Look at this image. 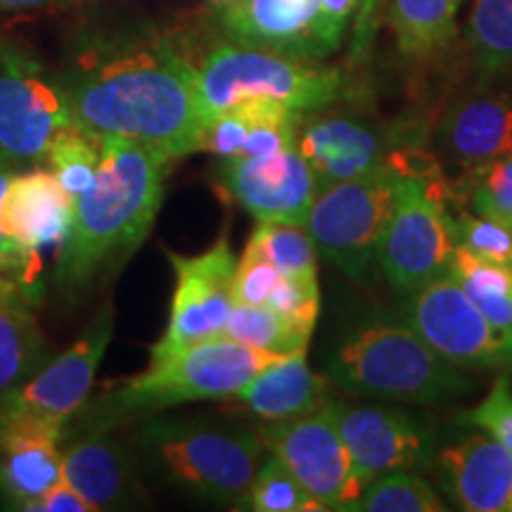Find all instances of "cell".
Returning a JSON list of instances; mask_svg holds the SVG:
<instances>
[{"label":"cell","mask_w":512,"mask_h":512,"mask_svg":"<svg viewBox=\"0 0 512 512\" xmlns=\"http://www.w3.org/2000/svg\"><path fill=\"white\" fill-rule=\"evenodd\" d=\"M261 441L275 458L283 460L323 510H349L361 496L349 451L328 406L302 418L271 422L261 432Z\"/></svg>","instance_id":"cell-14"},{"label":"cell","mask_w":512,"mask_h":512,"mask_svg":"<svg viewBox=\"0 0 512 512\" xmlns=\"http://www.w3.org/2000/svg\"><path fill=\"white\" fill-rule=\"evenodd\" d=\"M12 181V166L10 159L0 157V275L10 278L12 283H17L24 292L29 294L31 302H36L38 292V275H41V261L31 259L29 254H24L15 242H12L3 230V200L8 195Z\"/></svg>","instance_id":"cell-37"},{"label":"cell","mask_w":512,"mask_h":512,"mask_svg":"<svg viewBox=\"0 0 512 512\" xmlns=\"http://www.w3.org/2000/svg\"><path fill=\"white\" fill-rule=\"evenodd\" d=\"M448 275L458 280L470 302L512 344V266L477 259L456 247Z\"/></svg>","instance_id":"cell-27"},{"label":"cell","mask_w":512,"mask_h":512,"mask_svg":"<svg viewBox=\"0 0 512 512\" xmlns=\"http://www.w3.org/2000/svg\"><path fill=\"white\" fill-rule=\"evenodd\" d=\"M330 380L354 396L432 406L470 394L475 382L439 356L411 325L358 323L332 351Z\"/></svg>","instance_id":"cell-3"},{"label":"cell","mask_w":512,"mask_h":512,"mask_svg":"<svg viewBox=\"0 0 512 512\" xmlns=\"http://www.w3.org/2000/svg\"><path fill=\"white\" fill-rule=\"evenodd\" d=\"M235 396L249 411L271 422L302 418L320 411L330 401L328 384L311 370L306 349L268 363Z\"/></svg>","instance_id":"cell-23"},{"label":"cell","mask_w":512,"mask_h":512,"mask_svg":"<svg viewBox=\"0 0 512 512\" xmlns=\"http://www.w3.org/2000/svg\"><path fill=\"white\" fill-rule=\"evenodd\" d=\"M344 91V74L318 69L261 48L221 46L197 69V107L202 128L240 100L283 102L297 112H318Z\"/></svg>","instance_id":"cell-7"},{"label":"cell","mask_w":512,"mask_h":512,"mask_svg":"<svg viewBox=\"0 0 512 512\" xmlns=\"http://www.w3.org/2000/svg\"><path fill=\"white\" fill-rule=\"evenodd\" d=\"M283 273L275 268L264 254L254 245L245 247L240 264H235L233 275V299L235 304H249V306H266L268 297L278 285Z\"/></svg>","instance_id":"cell-38"},{"label":"cell","mask_w":512,"mask_h":512,"mask_svg":"<svg viewBox=\"0 0 512 512\" xmlns=\"http://www.w3.org/2000/svg\"><path fill=\"white\" fill-rule=\"evenodd\" d=\"M399 183L384 228L377 264L396 290L413 292L451 273L456 254V219L448 211L451 188L437 164L399 152Z\"/></svg>","instance_id":"cell-6"},{"label":"cell","mask_w":512,"mask_h":512,"mask_svg":"<svg viewBox=\"0 0 512 512\" xmlns=\"http://www.w3.org/2000/svg\"><path fill=\"white\" fill-rule=\"evenodd\" d=\"M268 309L278 311L280 316L294 320V323L311 328L316 325L320 311V290L318 280H302V278H283L278 280L275 290L266 302Z\"/></svg>","instance_id":"cell-39"},{"label":"cell","mask_w":512,"mask_h":512,"mask_svg":"<svg viewBox=\"0 0 512 512\" xmlns=\"http://www.w3.org/2000/svg\"><path fill=\"white\" fill-rule=\"evenodd\" d=\"M439 467L460 510L512 512V453L489 434H467L441 453Z\"/></svg>","instance_id":"cell-19"},{"label":"cell","mask_w":512,"mask_h":512,"mask_svg":"<svg viewBox=\"0 0 512 512\" xmlns=\"http://www.w3.org/2000/svg\"><path fill=\"white\" fill-rule=\"evenodd\" d=\"M349 510L358 512H441L446 505L441 503L437 491L427 479L418 477V472L394 470L375 477L361 496L349 505Z\"/></svg>","instance_id":"cell-30"},{"label":"cell","mask_w":512,"mask_h":512,"mask_svg":"<svg viewBox=\"0 0 512 512\" xmlns=\"http://www.w3.org/2000/svg\"><path fill=\"white\" fill-rule=\"evenodd\" d=\"M69 126L74 117L62 83L22 50L0 43V157L43 159L53 138Z\"/></svg>","instance_id":"cell-9"},{"label":"cell","mask_w":512,"mask_h":512,"mask_svg":"<svg viewBox=\"0 0 512 512\" xmlns=\"http://www.w3.org/2000/svg\"><path fill=\"white\" fill-rule=\"evenodd\" d=\"M245 503L256 512L323 510V505L304 489V484L273 453L264 463H259V470H256L252 486H249Z\"/></svg>","instance_id":"cell-33"},{"label":"cell","mask_w":512,"mask_h":512,"mask_svg":"<svg viewBox=\"0 0 512 512\" xmlns=\"http://www.w3.org/2000/svg\"><path fill=\"white\" fill-rule=\"evenodd\" d=\"M467 176L475 178L467 188L475 214L512 230V155Z\"/></svg>","instance_id":"cell-34"},{"label":"cell","mask_w":512,"mask_h":512,"mask_svg":"<svg viewBox=\"0 0 512 512\" xmlns=\"http://www.w3.org/2000/svg\"><path fill=\"white\" fill-rule=\"evenodd\" d=\"M467 41L482 74L512 69V0H475Z\"/></svg>","instance_id":"cell-29"},{"label":"cell","mask_w":512,"mask_h":512,"mask_svg":"<svg viewBox=\"0 0 512 512\" xmlns=\"http://www.w3.org/2000/svg\"><path fill=\"white\" fill-rule=\"evenodd\" d=\"M211 3H216V5H230V3H235V0H211Z\"/></svg>","instance_id":"cell-44"},{"label":"cell","mask_w":512,"mask_h":512,"mask_svg":"<svg viewBox=\"0 0 512 512\" xmlns=\"http://www.w3.org/2000/svg\"><path fill=\"white\" fill-rule=\"evenodd\" d=\"M24 297L0 299V394L10 392L50 361V349Z\"/></svg>","instance_id":"cell-25"},{"label":"cell","mask_w":512,"mask_h":512,"mask_svg":"<svg viewBox=\"0 0 512 512\" xmlns=\"http://www.w3.org/2000/svg\"><path fill=\"white\" fill-rule=\"evenodd\" d=\"M62 482L60 439L0 441V494L27 510L48 489Z\"/></svg>","instance_id":"cell-24"},{"label":"cell","mask_w":512,"mask_h":512,"mask_svg":"<svg viewBox=\"0 0 512 512\" xmlns=\"http://www.w3.org/2000/svg\"><path fill=\"white\" fill-rule=\"evenodd\" d=\"M320 0H235L223 5V27L249 48L311 60L318 46Z\"/></svg>","instance_id":"cell-16"},{"label":"cell","mask_w":512,"mask_h":512,"mask_svg":"<svg viewBox=\"0 0 512 512\" xmlns=\"http://www.w3.org/2000/svg\"><path fill=\"white\" fill-rule=\"evenodd\" d=\"M380 0H361L358 5V24H356V53L361 48L368 46L370 34H373V19H375V10Z\"/></svg>","instance_id":"cell-42"},{"label":"cell","mask_w":512,"mask_h":512,"mask_svg":"<svg viewBox=\"0 0 512 512\" xmlns=\"http://www.w3.org/2000/svg\"><path fill=\"white\" fill-rule=\"evenodd\" d=\"M169 261L176 268V294L169 328L152 347V363L223 335L235 306V259L228 240H219L200 256L169 254Z\"/></svg>","instance_id":"cell-13"},{"label":"cell","mask_w":512,"mask_h":512,"mask_svg":"<svg viewBox=\"0 0 512 512\" xmlns=\"http://www.w3.org/2000/svg\"><path fill=\"white\" fill-rule=\"evenodd\" d=\"M261 434L211 420H155L136 453L152 475L204 501L242 503L261 463Z\"/></svg>","instance_id":"cell-4"},{"label":"cell","mask_w":512,"mask_h":512,"mask_svg":"<svg viewBox=\"0 0 512 512\" xmlns=\"http://www.w3.org/2000/svg\"><path fill=\"white\" fill-rule=\"evenodd\" d=\"M98 138V176L83 195L74 197L57 266V278L67 287L91 283L136 252L164 200L171 162L164 150L124 136Z\"/></svg>","instance_id":"cell-2"},{"label":"cell","mask_w":512,"mask_h":512,"mask_svg":"<svg viewBox=\"0 0 512 512\" xmlns=\"http://www.w3.org/2000/svg\"><path fill=\"white\" fill-rule=\"evenodd\" d=\"M463 0H392L387 19L396 46L408 57H425L446 48L456 36Z\"/></svg>","instance_id":"cell-26"},{"label":"cell","mask_w":512,"mask_h":512,"mask_svg":"<svg viewBox=\"0 0 512 512\" xmlns=\"http://www.w3.org/2000/svg\"><path fill=\"white\" fill-rule=\"evenodd\" d=\"M72 211L74 200L53 171H29L12 176L3 200V230L24 254L41 261L46 249L62 247Z\"/></svg>","instance_id":"cell-20"},{"label":"cell","mask_w":512,"mask_h":512,"mask_svg":"<svg viewBox=\"0 0 512 512\" xmlns=\"http://www.w3.org/2000/svg\"><path fill=\"white\" fill-rule=\"evenodd\" d=\"M278 358L283 356L252 349L226 335L204 339L152 363L147 373L107 394L95 406L98 430H105L114 420L136 418L181 403L235 396Z\"/></svg>","instance_id":"cell-5"},{"label":"cell","mask_w":512,"mask_h":512,"mask_svg":"<svg viewBox=\"0 0 512 512\" xmlns=\"http://www.w3.org/2000/svg\"><path fill=\"white\" fill-rule=\"evenodd\" d=\"M358 5H361V0H320L318 46L323 57L339 48L344 31L349 27V19L358 10Z\"/></svg>","instance_id":"cell-40"},{"label":"cell","mask_w":512,"mask_h":512,"mask_svg":"<svg viewBox=\"0 0 512 512\" xmlns=\"http://www.w3.org/2000/svg\"><path fill=\"white\" fill-rule=\"evenodd\" d=\"M112 330L114 311L105 306L64 354L50 358L31 380L0 394V420L31 418L67 425L91 394L95 370L112 342Z\"/></svg>","instance_id":"cell-12"},{"label":"cell","mask_w":512,"mask_h":512,"mask_svg":"<svg viewBox=\"0 0 512 512\" xmlns=\"http://www.w3.org/2000/svg\"><path fill=\"white\" fill-rule=\"evenodd\" d=\"M311 328L280 316L268 306L235 304L230 311L223 335L238 339L247 347L268 351L275 356H292L304 351L311 339Z\"/></svg>","instance_id":"cell-28"},{"label":"cell","mask_w":512,"mask_h":512,"mask_svg":"<svg viewBox=\"0 0 512 512\" xmlns=\"http://www.w3.org/2000/svg\"><path fill=\"white\" fill-rule=\"evenodd\" d=\"M249 245H254L287 278L318 280L316 247L304 226L259 221Z\"/></svg>","instance_id":"cell-32"},{"label":"cell","mask_w":512,"mask_h":512,"mask_svg":"<svg viewBox=\"0 0 512 512\" xmlns=\"http://www.w3.org/2000/svg\"><path fill=\"white\" fill-rule=\"evenodd\" d=\"M439 145L465 174L512 155V98L475 93L458 100L439 126Z\"/></svg>","instance_id":"cell-17"},{"label":"cell","mask_w":512,"mask_h":512,"mask_svg":"<svg viewBox=\"0 0 512 512\" xmlns=\"http://www.w3.org/2000/svg\"><path fill=\"white\" fill-rule=\"evenodd\" d=\"M406 320L439 356L460 368L512 370V344L484 318L451 275L413 290Z\"/></svg>","instance_id":"cell-11"},{"label":"cell","mask_w":512,"mask_h":512,"mask_svg":"<svg viewBox=\"0 0 512 512\" xmlns=\"http://www.w3.org/2000/svg\"><path fill=\"white\" fill-rule=\"evenodd\" d=\"M62 479L93 510H126L145 498L131 453L102 430L62 453Z\"/></svg>","instance_id":"cell-22"},{"label":"cell","mask_w":512,"mask_h":512,"mask_svg":"<svg viewBox=\"0 0 512 512\" xmlns=\"http://www.w3.org/2000/svg\"><path fill=\"white\" fill-rule=\"evenodd\" d=\"M297 150L311 166L318 190L361 176L387 159L382 128L366 119L335 114L311 119L297 136Z\"/></svg>","instance_id":"cell-18"},{"label":"cell","mask_w":512,"mask_h":512,"mask_svg":"<svg viewBox=\"0 0 512 512\" xmlns=\"http://www.w3.org/2000/svg\"><path fill=\"white\" fill-rule=\"evenodd\" d=\"M50 3L55 0H0V10H34Z\"/></svg>","instance_id":"cell-43"},{"label":"cell","mask_w":512,"mask_h":512,"mask_svg":"<svg viewBox=\"0 0 512 512\" xmlns=\"http://www.w3.org/2000/svg\"><path fill=\"white\" fill-rule=\"evenodd\" d=\"M456 247L477 256V259L494 261V264L512 266V230L501 223L484 219L479 214H460L453 223Z\"/></svg>","instance_id":"cell-35"},{"label":"cell","mask_w":512,"mask_h":512,"mask_svg":"<svg viewBox=\"0 0 512 512\" xmlns=\"http://www.w3.org/2000/svg\"><path fill=\"white\" fill-rule=\"evenodd\" d=\"M328 408L361 491L384 472L425 470L437 460V434L411 411L339 401H330Z\"/></svg>","instance_id":"cell-10"},{"label":"cell","mask_w":512,"mask_h":512,"mask_svg":"<svg viewBox=\"0 0 512 512\" xmlns=\"http://www.w3.org/2000/svg\"><path fill=\"white\" fill-rule=\"evenodd\" d=\"M46 162L50 164V171L62 185L69 197H79L95 183L100 169V138L91 136V133L81 131L79 126L62 128L53 138Z\"/></svg>","instance_id":"cell-31"},{"label":"cell","mask_w":512,"mask_h":512,"mask_svg":"<svg viewBox=\"0 0 512 512\" xmlns=\"http://www.w3.org/2000/svg\"><path fill=\"white\" fill-rule=\"evenodd\" d=\"M221 183L254 219L304 226L318 183L297 145L261 157L223 159Z\"/></svg>","instance_id":"cell-15"},{"label":"cell","mask_w":512,"mask_h":512,"mask_svg":"<svg viewBox=\"0 0 512 512\" xmlns=\"http://www.w3.org/2000/svg\"><path fill=\"white\" fill-rule=\"evenodd\" d=\"M510 373H512V370H510Z\"/></svg>","instance_id":"cell-45"},{"label":"cell","mask_w":512,"mask_h":512,"mask_svg":"<svg viewBox=\"0 0 512 512\" xmlns=\"http://www.w3.org/2000/svg\"><path fill=\"white\" fill-rule=\"evenodd\" d=\"M304 114L283 102L249 98L211 119L202 128L200 150L221 159L261 157L297 145Z\"/></svg>","instance_id":"cell-21"},{"label":"cell","mask_w":512,"mask_h":512,"mask_svg":"<svg viewBox=\"0 0 512 512\" xmlns=\"http://www.w3.org/2000/svg\"><path fill=\"white\" fill-rule=\"evenodd\" d=\"M399 157L392 155L366 174L318 190L306 233L320 256L342 268L349 278L366 280L392 214Z\"/></svg>","instance_id":"cell-8"},{"label":"cell","mask_w":512,"mask_h":512,"mask_svg":"<svg viewBox=\"0 0 512 512\" xmlns=\"http://www.w3.org/2000/svg\"><path fill=\"white\" fill-rule=\"evenodd\" d=\"M463 422L479 427V432L489 434L498 444L512 453V382L510 375H498L494 387L477 403L472 411L463 415Z\"/></svg>","instance_id":"cell-36"},{"label":"cell","mask_w":512,"mask_h":512,"mask_svg":"<svg viewBox=\"0 0 512 512\" xmlns=\"http://www.w3.org/2000/svg\"><path fill=\"white\" fill-rule=\"evenodd\" d=\"M74 124L91 136H124L171 159L200 152L197 69L166 46H138L86 62L62 81Z\"/></svg>","instance_id":"cell-1"},{"label":"cell","mask_w":512,"mask_h":512,"mask_svg":"<svg viewBox=\"0 0 512 512\" xmlns=\"http://www.w3.org/2000/svg\"><path fill=\"white\" fill-rule=\"evenodd\" d=\"M27 510L38 512H91V503H86L83 498L67 482H57L53 489H48L38 501L29 505Z\"/></svg>","instance_id":"cell-41"}]
</instances>
